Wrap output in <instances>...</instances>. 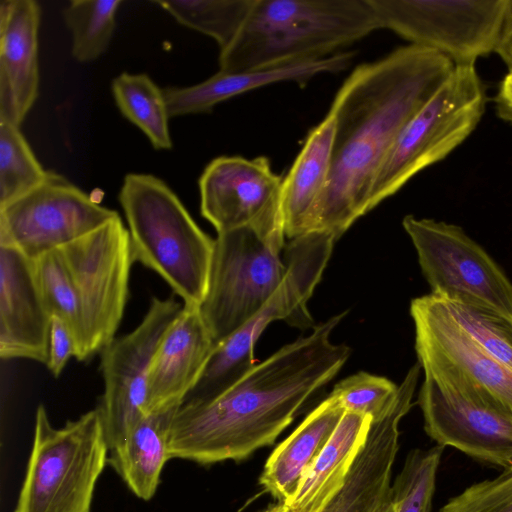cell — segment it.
Masks as SVG:
<instances>
[{
  "label": "cell",
  "mask_w": 512,
  "mask_h": 512,
  "mask_svg": "<svg viewBox=\"0 0 512 512\" xmlns=\"http://www.w3.org/2000/svg\"><path fill=\"white\" fill-rule=\"evenodd\" d=\"M77 342L67 323L52 316L50 328L49 354L46 367L55 377H59L72 357H76Z\"/></svg>",
  "instance_id": "cell-35"
},
{
  "label": "cell",
  "mask_w": 512,
  "mask_h": 512,
  "mask_svg": "<svg viewBox=\"0 0 512 512\" xmlns=\"http://www.w3.org/2000/svg\"><path fill=\"white\" fill-rule=\"evenodd\" d=\"M122 0H73L63 10L72 37L71 53L79 62H91L109 47Z\"/></svg>",
  "instance_id": "cell-28"
},
{
  "label": "cell",
  "mask_w": 512,
  "mask_h": 512,
  "mask_svg": "<svg viewBox=\"0 0 512 512\" xmlns=\"http://www.w3.org/2000/svg\"><path fill=\"white\" fill-rule=\"evenodd\" d=\"M119 202L124 211L135 262L156 272L182 300L200 307L209 281L215 239L194 221L160 178L129 173Z\"/></svg>",
  "instance_id": "cell-4"
},
{
  "label": "cell",
  "mask_w": 512,
  "mask_h": 512,
  "mask_svg": "<svg viewBox=\"0 0 512 512\" xmlns=\"http://www.w3.org/2000/svg\"><path fill=\"white\" fill-rule=\"evenodd\" d=\"M444 447L414 449L390 486L395 512H431L437 470Z\"/></svg>",
  "instance_id": "cell-30"
},
{
  "label": "cell",
  "mask_w": 512,
  "mask_h": 512,
  "mask_svg": "<svg viewBox=\"0 0 512 512\" xmlns=\"http://www.w3.org/2000/svg\"><path fill=\"white\" fill-rule=\"evenodd\" d=\"M40 18L34 0L0 3V122L20 126L38 97Z\"/></svg>",
  "instance_id": "cell-20"
},
{
  "label": "cell",
  "mask_w": 512,
  "mask_h": 512,
  "mask_svg": "<svg viewBox=\"0 0 512 512\" xmlns=\"http://www.w3.org/2000/svg\"><path fill=\"white\" fill-rule=\"evenodd\" d=\"M215 346L199 307L183 306L152 357L146 415L178 407L197 384Z\"/></svg>",
  "instance_id": "cell-19"
},
{
  "label": "cell",
  "mask_w": 512,
  "mask_h": 512,
  "mask_svg": "<svg viewBox=\"0 0 512 512\" xmlns=\"http://www.w3.org/2000/svg\"><path fill=\"white\" fill-rule=\"evenodd\" d=\"M344 413L340 403L329 395L272 451L259 477V484L275 503L287 505L291 501Z\"/></svg>",
  "instance_id": "cell-22"
},
{
  "label": "cell",
  "mask_w": 512,
  "mask_h": 512,
  "mask_svg": "<svg viewBox=\"0 0 512 512\" xmlns=\"http://www.w3.org/2000/svg\"><path fill=\"white\" fill-rule=\"evenodd\" d=\"M182 305L173 297H153L141 322L115 337L99 353L104 391L99 411L109 451L146 415V389L152 357Z\"/></svg>",
  "instance_id": "cell-15"
},
{
  "label": "cell",
  "mask_w": 512,
  "mask_h": 512,
  "mask_svg": "<svg viewBox=\"0 0 512 512\" xmlns=\"http://www.w3.org/2000/svg\"><path fill=\"white\" fill-rule=\"evenodd\" d=\"M119 214L65 177L49 171L42 184L0 207V245L33 260L100 228Z\"/></svg>",
  "instance_id": "cell-13"
},
{
  "label": "cell",
  "mask_w": 512,
  "mask_h": 512,
  "mask_svg": "<svg viewBox=\"0 0 512 512\" xmlns=\"http://www.w3.org/2000/svg\"><path fill=\"white\" fill-rule=\"evenodd\" d=\"M420 368L413 365L399 385L396 402L371 423L342 488L321 512H379L389 496L392 467L399 447V423L412 407ZM258 512H286L273 503Z\"/></svg>",
  "instance_id": "cell-17"
},
{
  "label": "cell",
  "mask_w": 512,
  "mask_h": 512,
  "mask_svg": "<svg viewBox=\"0 0 512 512\" xmlns=\"http://www.w3.org/2000/svg\"><path fill=\"white\" fill-rule=\"evenodd\" d=\"M178 407L143 416L122 443L110 450L107 464L142 500L155 495L162 469L170 459V427Z\"/></svg>",
  "instance_id": "cell-25"
},
{
  "label": "cell",
  "mask_w": 512,
  "mask_h": 512,
  "mask_svg": "<svg viewBox=\"0 0 512 512\" xmlns=\"http://www.w3.org/2000/svg\"><path fill=\"white\" fill-rule=\"evenodd\" d=\"M335 121L330 112L308 133L282 181L281 203L285 236L308 233L312 213L328 183Z\"/></svg>",
  "instance_id": "cell-23"
},
{
  "label": "cell",
  "mask_w": 512,
  "mask_h": 512,
  "mask_svg": "<svg viewBox=\"0 0 512 512\" xmlns=\"http://www.w3.org/2000/svg\"><path fill=\"white\" fill-rule=\"evenodd\" d=\"M255 0L153 1L178 23L213 38L220 50L238 35Z\"/></svg>",
  "instance_id": "cell-27"
},
{
  "label": "cell",
  "mask_w": 512,
  "mask_h": 512,
  "mask_svg": "<svg viewBox=\"0 0 512 512\" xmlns=\"http://www.w3.org/2000/svg\"><path fill=\"white\" fill-rule=\"evenodd\" d=\"M112 93L122 115L146 135L155 149H171V117L163 88L145 73L124 72L113 79Z\"/></svg>",
  "instance_id": "cell-26"
},
{
  "label": "cell",
  "mask_w": 512,
  "mask_h": 512,
  "mask_svg": "<svg viewBox=\"0 0 512 512\" xmlns=\"http://www.w3.org/2000/svg\"><path fill=\"white\" fill-rule=\"evenodd\" d=\"M108 451L97 408L55 428L45 407L38 405L33 446L14 512H90Z\"/></svg>",
  "instance_id": "cell-5"
},
{
  "label": "cell",
  "mask_w": 512,
  "mask_h": 512,
  "mask_svg": "<svg viewBox=\"0 0 512 512\" xmlns=\"http://www.w3.org/2000/svg\"><path fill=\"white\" fill-rule=\"evenodd\" d=\"M495 106L499 118L512 125V71H508L499 84Z\"/></svg>",
  "instance_id": "cell-36"
},
{
  "label": "cell",
  "mask_w": 512,
  "mask_h": 512,
  "mask_svg": "<svg viewBox=\"0 0 512 512\" xmlns=\"http://www.w3.org/2000/svg\"><path fill=\"white\" fill-rule=\"evenodd\" d=\"M370 426V417L345 411L291 501L279 505L286 512H321L344 485Z\"/></svg>",
  "instance_id": "cell-24"
},
{
  "label": "cell",
  "mask_w": 512,
  "mask_h": 512,
  "mask_svg": "<svg viewBox=\"0 0 512 512\" xmlns=\"http://www.w3.org/2000/svg\"><path fill=\"white\" fill-rule=\"evenodd\" d=\"M485 105V87L475 65H455L388 151L370 191L369 211L465 141L480 123Z\"/></svg>",
  "instance_id": "cell-6"
},
{
  "label": "cell",
  "mask_w": 512,
  "mask_h": 512,
  "mask_svg": "<svg viewBox=\"0 0 512 512\" xmlns=\"http://www.w3.org/2000/svg\"><path fill=\"white\" fill-rule=\"evenodd\" d=\"M346 313L284 345L216 396L182 402L170 427L169 458L212 465L272 445L348 360L350 348L331 341Z\"/></svg>",
  "instance_id": "cell-2"
},
{
  "label": "cell",
  "mask_w": 512,
  "mask_h": 512,
  "mask_svg": "<svg viewBox=\"0 0 512 512\" xmlns=\"http://www.w3.org/2000/svg\"><path fill=\"white\" fill-rule=\"evenodd\" d=\"M69 272L82 338L76 360L87 361L115 338L129 296L134 258L120 216L57 249Z\"/></svg>",
  "instance_id": "cell-9"
},
{
  "label": "cell",
  "mask_w": 512,
  "mask_h": 512,
  "mask_svg": "<svg viewBox=\"0 0 512 512\" xmlns=\"http://www.w3.org/2000/svg\"><path fill=\"white\" fill-rule=\"evenodd\" d=\"M379 29L369 0H255L219 70L245 72L326 58Z\"/></svg>",
  "instance_id": "cell-3"
},
{
  "label": "cell",
  "mask_w": 512,
  "mask_h": 512,
  "mask_svg": "<svg viewBox=\"0 0 512 512\" xmlns=\"http://www.w3.org/2000/svg\"><path fill=\"white\" fill-rule=\"evenodd\" d=\"M427 435L496 466L512 465V418L441 390L425 378L417 401Z\"/></svg>",
  "instance_id": "cell-16"
},
{
  "label": "cell",
  "mask_w": 512,
  "mask_h": 512,
  "mask_svg": "<svg viewBox=\"0 0 512 512\" xmlns=\"http://www.w3.org/2000/svg\"><path fill=\"white\" fill-rule=\"evenodd\" d=\"M399 386L391 380L359 372L338 382L330 393L345 411L371 418V423L383 419L394 406Z\"/></svg>",
  "instance_id": "cell-32"
},
{
  "label": "cell",
  "mask_w": 512,
  "mask_h": 512,
  "mask_svg": "<svg viewBox=\"0 0 512 512\" xmlns=\"http://www.w3.org/2000/svg\"><path fill=\"white\" fill-rule=\"evenodd\" d=\"M379 29L435 50L455 65L495 52L508 0H369Z\"/></svg>",
  "instance_id": "cell-12"
},
{
  "label": "cell",
  "mask_w": 512,
  "mask_h": 512,
  "mask_svg": "<svg viewBox=\"0 0 512 512\" xmlns=\"http://www.w3.org/2000/svg\"><path fill=\"white\" fill-rule=\"evenodd\" d=\"M51 315L35 279L32 260L0 245V357L47 363Z\"/></svg>",
  "instance_id": "cell-18"
},
{
  "label": "cell",
  "mask_w": 512,
  "mask_h": 512,
  "mask_svg": "<svg viewBox=\"0 0 512 512\" xmlns=\"http://www.w3.org/2000/svg\"><path fill=\"white\" fill-rule=\"evenodd\" d=\"M402 225L432 294L512 324V282L460 226L413 215Z\"/></svg>",
  "instance_id": "cell-10"
},
{
  "label": "cell",
  "mask_w": 512,
  "mask_h": 512,
  "mask_svg": "<svg viewBox=\"0 0 512 512\" xmlns=\"http://www.w3.org/2000/svg\"><path fill=\"white\" fill-rule=\"evenodd\" d=\"M410 314L425 378L443 391L512 418V371L454 322L435 295L412 299Z\"/></svg>",
  "instance_id": "cell-8"
},
{
  "label": "cell",
  "mask_w": 512,
  "mask_h": 512,
  "mask_svg": "<svg viewBox=\"0 0 512 512\" xmlns=\"http://www.w3.org/2000/svg\"><path fill=\"white\" fill-rule=\"evenodd\" d=\"M335 238L313 231L285 245V277L268 302L233 334L216 344L195 387L183 400L202 401L234 384L254 364L255 343L276 320L306 328L312 323L307 302L320 282L332 255Z\"/></svg>",
  "instance_id": "cell-7"
},
{
  "label": "cell",
  "mask_w": 512,
  "mask_h": 512,
  "mask_svg": "<svg viewBox=\"0 0 512 512\" xmlns=\"http://www.w3.org/2000/svg\"><path fill=\"white\" fill-rule=\"evenodd\" d=\"M495 52L505 63L509 71H512V0H508L507 11Z\"/></svg>",
  "instance_id": "cell-37"
},
{
  "label": "cell",
  "mask_w": 512,
  "mask_h": 512,
  "mask_svg": "<svg viewBox=\"0 0 512 512\" xmlns=\"http://www.w3.org/2000/svg\"><path fill=\"white\" fill-rule=\"evenodd\" d=\"M353 52H338L326 58L276 68L245 72L218 71L188 87L163 88L170 117L207 113L223 101L270 84L296 82L300 85L320 74L345 70Z\"/></svg>",
  "instance_id": "cell-21"
},
{
  "label": "cell",
  "mask_w": 512,
  "mask_h": 512,
  "mask_svg": "<svg viewBox=\"0 0 512 512\" xmlns=\"http://www.w3.org/2000/svg\"><path fill=\"white\" fill-rule=\"evenodd\" d=\"M439 512H512V465L493 479L469 486Z\"/></svg>",
  "instance_id": "cell-34"
},
{
  "label": "cell",
  "mask_w": 512,
  "mask_h": 512,
  "mask_svg": "<svg viewBox=\"0 0 512 512\" xmlns=\"http://www.w3.org/2000/svg\"><path fill=\"white\" fill-rule=\"evenodd\" d=\"M455 68L447 56L409 44L357 66L335 95L331 169L309 232L339 239L369 212L375 177L397 136Z\"/></svg>",
  "instance_id": "cell-1"
},
{
  "label": "cell",
  "mask_w": 512,
  "mask_h": 512,
  "mask_svg": "<svg viewBox=\"0 0 512 512\" xmlns=\"http://www.w3.org/2000/svg\"><path fill=\"white\" fill-rule=\"evenodd\" d=\"M283 179L266 157L220 156L199 178L200 211L218 233L250 226L279 251L285 248Z\"/></svg>",
  "instance_id": "cell-14"
},
{
  "label": "cell",
  "mask_w": 512,
  "mask_h": 512,
  "mask_svg": "<svg viewBox=\"0 0 512 512\" xmlns=\"http://www.w3.org/2000/svg\"><path fill=\"white\" fill-rule=\"evenodd\" d=\"M20 126L0 122V207L29 193L48 176Z\"/></svg>",
  "instance_id": "cell-29"
},
{
  "label": "cell",
  "mask_w": 512,
  "mask_h": 512,
  "mask_svg": "<svg viewBox=\"0 0 512 512\" xmlns=\"http://www.w3.org/2000/svg\"><path fill=\"white\" fill-rule=\"evenodd\" d=\"M436 297L454 322L512 371L511 323L500 317Z\"/></svg>",
  "instance_id": "cell-33"
},
{
  "label": "cell",
  "mask_w": 512,
  "mask_h": 512,
  "mask_svg": "<svg viewBox=\"0 0 512 512\" xmlns=\"http://www.w3.org/2000/svg\"><path fill=\"white\" fill-rule=\"evenodd\" d=\"M32 263L35 279L51 317L57 316L67 323L75 336L78 353L82 338L81 318L72 281L61 255L55 249L33 259Z\"/></svg>",
  "instance_id": "cell-31"
},
{
  "label": "cell",
  "mask_w": 512,
  "mask_h": 512,
  "mask_svg": "<svg viewBox=\"0 0 512 512\" xmlns=\"http://www.w3.org/2000/svg\"><path fill=\"white\" fill-rule=\"evenodd\" d=\"M280 252L250 226L217 234L199 307L215 344L253 317L280 287L286 274Z\"/></svg>",
  "instance_id": "cell-11"
}]
</instances>
